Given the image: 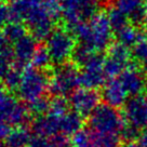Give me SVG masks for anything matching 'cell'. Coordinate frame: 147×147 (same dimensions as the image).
<instances>
[{"label": "cell", "instance_id": "17", "mask_svg": "<svg viewBox=\"0 0 147 147\" xmlns=\"http://www.w3.org/2000/svg\"><path fill=\"white\" fill-rule=\"evenodd\" d=\"M115 7L123 12L134 24H141L147 13L144 0H116Z\"/></svg>", "mask_w": 147, "mask_h": 147}, {"label": "cell", "instance_id": "15", "mask_svg": "<svg viewBox=\"0 0 147 147\" xmlns=\"http://www.w3.org/2000/svg\"><path fill=\"white\" fill-rule=\"evenodd\" d=\"M102 96L106 104L115 108H119L124 106L125 102L128 101V92L125 91L119 79L113 78L104 84Z\"/></svg>", "mask_w": 147, "mask_h": 147}, {"label": "cell", "instance_id": "29", "mask_svg": "<svg viewBox=\"0 0 147 147\" xmlns=\"http://www.w3.org/2000/svg\"><path fill=\"white\" fill-rule=\"evenodd\" d=\"M68 105L69 102L66 101L64 96H55L51 101L49 113L57 116H63L68 111Z\"/></svg>", "mask_w": 147, "mask_h": 147}, {"label": "cell", "instance_id": "19", "mask_svg": "<svg viewBox=\"0 0 147 147\" xmlns=\"http://www.w3.org/2000/svg\"><path fill=\"white\" fill-rule=\"evenodd\" d=\"M83 116L77 111H67L61 117V133L65 135H74L82 128Z\"/></svg>", "mask_w": 147, "mask_h": 147}, {"label": "cell", "instance_id": "11", "mask_svg": "<svg viewBox=\"0 0 147 147\" xmlns=\"http://www.w3.org/2000/svg\"><path fill=\"white\" fill-rule=\"evenodd\" d=\"M123 117L128 124L138 130L147 128V96H131L123 106Z\"/></svg>", "mask_w": 147, "mask_h": 147}, {"label": "cell", "instance_id": "27", "mask_svg": "<svg viewBox=\"0 0 147 147\" xmlns=\"http://www.w3.org/2000/svg\"><path fill=\"white\" fill-rule=\"evenodd\" d=\"M50 105H51V102L48 98L42 96L37 98V100L29 102L27 107L30 114H34L37 117H39V116L45 115L47 111L50 110Z\"/></svg>", "mask_w": 147, "mask_h": 147}, {"label": "cell", "instance_id": "38", "mask_svg": "<svg viewBox=\"0 0 147 147\" xmlns=\"http://www.w3.org/2000/svg\"><path fill=\"white\" fill-rule=\"evenodd\" d=\"M122 147H143L140 143L136 142H129V143H124V145Z\"/></svg>", "mask_w": 147, "mask_h": 147}, {"label": "cell", "instance_id": "7", "mask_svg": "<svg viewBox=\"0 0 147 147\" xmlns=\"http://www.w3.org/2000/svg\"><path fill=\"white\" fill-rule=\"evenodd\" d=\"M46 40V47L50 53L51 60L57 65L67 63L77 47L75 35L66 28L54 29Z\"/></svg>", "mask_w": 147, "mask_h": 147}, {"label": "cell", "instance_id": "3", "mask_svg": "<svg viewBox=\"0 0 147 147\" xmlns=\"http://www.w3.org/2000/svg\"><path fill=\"white\" fill-rule=\"evenodd\" d=\"M125 127L124 117L117 108L108 104H100L89 116V129L92 132L120 135Z\"/></svg>", "mask_w": 147, "mask_h": 147}, {"label": "cell", "instance_id": "23", "mask_svg": "<svg viewBox=\"0 0 147 147\" xmlns=\"http://www.w3.org/2000/svg\"><path fill=\"white\" fill-rule=\"evenodd\" d=\"M3 32L10 41L14 43L27 35V27L21 22H11L5 27Z\"/></svg>", "mask_w": 147, "mask_h": 147}, {"label": "cell", "instance_id": "32", "mask_svg": "<svg viewBox=\"0 0 147 147\" xmlns=\"http://www.w3.org/2000/svg\"><path fill=\"white\" fill-rule=\"evenodd\" d=\"M27 147H55L53 144L52 138H49L47 136H41V135H36L32 138L30 142Z\"/></svg>", "mask_w": 147, "mask_h": 147}, {"label": "cell", "instance_id": "4", "mask_svg": "<svg viewBox=\"0 0 147 147\" xmlns=\"http://www.w3.org/2000/svg\"><path fill=\"white\" fill-rule=\"evenodd\" d=\"M80 86V71L75 63L59 65L50 76L49 90L54 96L70 95Z\"/></svg>", "mask_w": 147, "mask_h": 147}, {"label": "cell", "instance_id": "35", "mask_svg": "<svg viewBox=\"0 0 147 147\" xmlns=\"http://www.w3.org/2000/svg\"><path fill=\"white\" fill-rule=\"evenodd\" d=\"M52 141L55 147H74L71 141H69L67 138V135L65 134H56L52 138Z\"/></svg>", "mask_w": 147, "mask_h": 147}, {"label": "cell", "instance_id": "5", "mask_svg": "<svg viewBox=\"0 0 147 147\" xmlns=\"http://www.w3.org/2000/svg\"><path fill=\"white\" fill-rule=\"evenodd\" d=\"M50 76L45 69L27 67L23 70L22 81L18 89L20 97L27 103L42 97L49 90Z\"/></svg>", "mask_w": 147, "mask_h": 147}, {"label": "cell", "instance_id": "6", "mask_svg": "<svg viewBox=\"0 0 147 147\" xmlns=\"http://www.w3.org/2000/svg\"><path fill=\"white\" fill-rule=\"evenodd\" d=\"M98 0H60L61 18L70 29L97 13Z\"/></svg>", "mask_w": 147, "mask_h": 147}, {"label": "cell", "instance_id": "33", "mask_svg": "<svg viewBox=\"0 0 147 147\" xmlns=\"http://www.w3.org/2000/svg\"><path fill=\"white\" fill-rule=\"evenodd\" d=\"M0 54L13 55L12 42L8 39L3 32H0Z\"/></svg>", "mask_w": 147, "mask_h": 147}, {"label": "cell", "instance_id": "16", "mask_svg": "<svg viewBox=\"0 0 147 147\" xmlns=\"http://www.w3.org/2000/svg\"><path fill=\"white\" fill-rule=\"evenodd\" d=\"M61 117L48 113L47 115L37 117L32 122V132L36 135L53 138L61 133Z\"/></svg>", "mask_w": 147, "mask_h": 147}, {"label": "cell", "instance_id": "24", "mask_svg": "<svg viewBox=\"0 0 147 147\" xmlns=\"http://www.w3.org/2000/svg\"><path fill=\"white\" fill-rule=\"evenodd\" d=\"M51 62V56L49 51L47 49L46 46H38L35 54L32 59V67H36L39 69H46L50 66Z\"/></svg>", "mask_w": 147, "mask_h": 147}, {"label": "cell", "instance_id": "22", "mask_svg": "<svg viewBox=\"0 0 147 147\" xmlns=\"http://www.w3.org/2000/svg\"><path fill=\"white\" fill-rule=\"evenodd\" d=\"M107 15H108V20H109L110 26L114 30V34L119 32L120 29H122L129 24V18L116 7H113Z\"/></svg>", "mask_w": 147, "mask_h": 147}, {"label": "cell", "instance_id": "39", "mask_svg": "<svg viewBox=\"0 0 147 147\" xmlns=\"http://www.w3.org/2000/svg\"><path fill=\"white\" fill-rule=\"evenodd\" d=\"M143 25V27H144V29H146L147 30V13L146 15L144 16V18H143V21H142V23H141Z\"/></svg>", "mask_w": 147, "mask_h": 147}, {"label": "cell", "instance_id": "25", "mask_svg": "<svg viewBox=\"0 0 147 147\" xmlns=\"http://www.w3.org/2000/svg\"><path fill=\"white\" fill-rule=\"evenodd\" d=\"M22 75H23V71L21 70V68H18L16 66H12V68L10 69L9 73L3 78L5 87L10 91H18L22 81Z\"/></svg>", "mask_w": 147, "mask_h": 147}, {"label": "cell", "instance_id": "42", "mask_svg": "<svg viewBox=\"0 0 147 147\" xmlns=\"http://www.w3.org/2000/svg\"><path fill=\"white\" fill-rule=\"evenodd\" d=\"M145 2H146V3H147V0H145Z\"/></svg>", "mask_w": 147, "mask_h": 147}, {"label": "cell", "instance_id": "14", "mask_svg": "<svg viewBox=\"0 0 147 147\" xmlns=\"http://www.w3.org/2000/svg\"><path fill=\"white\" fill-rule=\"evenodd\" d=\"M118 79L130 96L140 95L146 89V78L141 70L134 66H129L124 69L118 76Z\"/></svg>", "mask_w": 147, "mask_h": 147}, {"label": "cell", "instance_id": "36", "mask_svg": "<svg viewBox=\"0 0 147 147\" xmlns=\"http://www.w3.org/2000/svg\"><path fill=\"white\" fill-rule=\"evenodd\" d=\"M11 125L8 124L7 122L0 120V141L5 140V138L9 136V134L11 133Z\"/></svg>", "mask_w": 147, "mask_h": 147}, {"label": "cell", "instance_id": "18", "mask_svg": "<svg viewBox=\"0 0 147 147\" xmlns=\"http://www.w3.org/2000/svg\"><path fill=\"white\" fill-rule=\"evenodd\" d=\"M115 37L117 38V41L127 48H133L143 38H145L142 30L134 24H128L119 32H115Z\"/></svg>", "mask_w": 147, "mask_h": 147}, {"label": "cell", "instance_id": "40", "mask_svg": "<svg viewBox=\"0 0 147 147\" xmlns=\"http://www.w3.org/2000/svg\"><path fill=\"white\" fill-rule=\"evenodd\" d=\"M0 147H8V146H7V144H5V143H2L0 141Z\"/></svg>", "mask_w": 147, "mask_h": 147}, {"label": "cell", "instance_id": "28", "mask_svg": "<svg viewBox=\"0 0 147 147\" xmlns=\"http://www.w3.org/2000/svg\"><path fill=\"white\" fill-rule=\"evenodd\" d=\"M74 147H92V134L89 129H80L71 138Z\"/></svg>", "mask_w": 147, "mask_h": 147}, {"label": "cell", "instance_id": "41", "mask_svg": "<svg viewBox=\"0 0 147 147\" xmlns=\"http://www.w3.org/2000/svg\"><path fill=\"white\" fill-rule=\"evenodd\" d=\"M146 90H147V77H146Z\"/></svg>", "mask_w": 147, "mask_h": 147}, {"label": "cell", "instance_id": "37", "mask_svg": "<svg viewBox=\"0 0 147 147\" xmlns=\"http://www.w3.org/2000/svg\"><path fill=\"white\" fill-rule=\"evenodd\" d=\"M138 143L143 147H147V128L141 131L140 138H138Z\"/></svg>", "mask_w": 147, "mask_h": 147}, {"label": "cell", "instance_id": "12", "mask_svg": "<svg viewBox=\"0 0 147 147\" xmlns=\"http://www.w3.org/2000/svg\"><path fill=\"white\" fill-rule=\"evenodd\" d=\"M101 96L93 89L80 88L70 94L69 104L75 111L79 113L81 116H90L92 111L100 105Z\"/></svg>", "mask_w": 147, "mask_h": 147}, {"label": "cell", "instance_id": "26", "mask_svg": "<svg viewBox=\"0 0 147 147\" xmlns=\"http://www.w3.org/2000/svg\"><path fill=\"white\" fill-rule=\"evenodd\" d=\"M132 57L138 64L147 67V39L143 38L132 48Z\"/></svg>", "mask_w": 147, "mask_h": 147}, {"label": "cell", "instance_id": "8", "mask_svg": "<svg viewBox=\"0 0 147 147\" xmlns=\"http://www.w3.org/2000/svg\"><path fill=\"white\" fill-rule=\"evenodd\" d=\"M30 117L27 106L21 104L8 92V89L0 84V120L11 127H23Z\"/></svg>", "mask_w": 147, "mask_h": 147}, {"label": "cell", "instance_id": "13", "mask_svg": "<svg viewBox=\"0 0 147 147\" xmlns=\"http://www.w3.org/2000/svg\"><path fill=\"white\" fill-rule=\"evenodd\" d=\"M38 45L37 39L32 35H26L13 43V63L14 66L23 68L32 62Z\"/></svg>", "mask_w": 147, "mask_h": 147}, {"label": "cell", "instance_id": "31", "mask_svg": "<svg viewBox=\"0 0 147 147\" xmlns=\"http://www.w3.org/2000/svg\"><path fill=\"white\" fill-rule=\"evenodd\" d=\"M13 63V55L0 54V80L5 77V75L9 73V70L12 68Z\"/></svg>", "mask_w": 147, "mask_h": 147}, {"label": "cell", "instance_id": "21", "mask_svg": "<svg viewBox=\"0 0 147 147\" xmlns=\"http://www.w3.org/2000/svg\"><path fill=\"white\" fill-rule=\"evenodd\" d=\"M91 134L92 147H121V140L122 138L120 135L96 133V132H92V131Z\"/></svg>", "mask_w": 147, "mask_h": 147}, {"label": "cell", "instance_id": "10", "mask_svg": "<svg viewBox=\"0 0 147 147\" xmlns=\"http://www.w3.org/2000/svg\"><path fill=\"white\" fill-rule=\"evenodd\" d=\"M104 61L105 57L101 53H96L87 64L82 66V71H80V84L83 88L95 90L105 84Z\"/></svg>", "mask_w": 147, "mask_h": 147}, {"label": "cell", "instance_id": "9", "mask_svg": "<svg viewBox=\"0 0 147 147\" xmlns=\"http://www.w3.org/2000/svg\"><path fill=\"white\" fill-rule=\"evenodd\" d=\"M107 51V56L104 61V71L106 77L109 79L117 78L124 69L130 66L132 53L129 48L119 42L113 43Z\"/></svg>", "mask_w": 147, "mask_h": 147}, {"label": "cell", "instance_id": "20", "mask_svg": "<svg viewBox=\"0 0 147 147\" xmlns=\"http://www.w3.org/2000/svg\"><path fill=\"white\" fill-rule=\"evenodd\" d=\"M32 140L30 132L23 127H18L11 131L9 136L5 138L8 147H27Z\"/></svg>", "mask_w": 147, "mask_h": 147}, {"label": "cell", "instance_id": "2", "mask_svg": "<svg viewBox=\"0 0 147 147\" xmlns=\"http://www.w3.org/2000/svg\"><path fill=\"white\" fill-rule=\"evenodd\" d=\"M71 30L79 43L100 53L109 49L113 45V37L115 36L108 15L104 12L96 13L90 20L78 24Z\"/></svg>", "mask_w": 147, "mask_h": 147}, {"label": "cell", "instance_id": "34", "mask_svg": "<svg viewBox=\"0 0 147 147\" xmlns=\"http://www.w3.org/2000/svg\"><path fill=\"white\" fill-rule=\"evenodd\" d=\"M11 22L12 20H11L10 7L0 3V29H5V26Z\"/></svg>", "mask_w": 147, "mask_h": 147}, {"label": "cell", "instance_id": "30", "mask_svg": "<svg viewBox=\"0 0 147 147\" xmlns=\"http://www.w3.org/2000/svg\"><path fill=\"white\" fill-rule=\"evenodd\" d=\"M141 134V130L134 128L130 124H125L124 129L121 132V138L124 141V143L135 142V140H138Z\"/></svg>", "mask_w": 147, "mask_h": 147}, {"label": "cell", "instance_id": "1", "mask_svg": "<svg viewBox=\"0 0 147 147\" xmlns=\"http://www.w3.org/2000/svg\"><path fill=\"white\" fill-rule=\"evenodd\" d=\"M16 11L21 22L37 40H45L54 30L61 16L60 2L56 0H18Z\"/></svg>", "mask_w": 147, "mask_h": 147}]
</instances>
